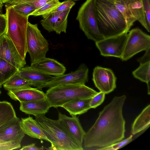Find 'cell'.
Returning a JSON list of instances; mask_svg holds the SVG:
<instances>
[{
	"instance_id": "cell-1",
	"label": "cell",
	"mask_w": 150,
	"mask_h": 150,
	"mask_svg": "<svg viewBox=\"0 0 150 150\" xmlns=\"http://www.w3.org/2000/svg\"><path fill=\"white\" fill-rule=\"evenodd\" d=\"M126 98L125 95L115 97L99 112L95 123L86 133L83 150H100L124 139L125 121L122 110Z\"/></svg>"
},
{
	"instance_id": "cell-2",
	"label": "cell",
	"mask_w": 150,
	"mask_h": 150,
	"mask_svg": "<svg viewBox=\"0 0 150 150\" xmlns=\"http://www.w3.org/2000/svg\"><path fill=\"white\" fill-rule=\"evenodd\" d=\"M114 1L115 0H95L98 27L104 38L117 36L129 31Z\"/></svg>"
},
{
	"instance_id": "cell-3",
	"label": "cell",
	"mask_w": 150,
	"mask_h": 150,
	"mask_svg": "<svg viewBox=\"0 0 150 150\" xmlns=\"http://www.w3.org/2000/svg\"><path fill=\"white\" fill-rule=\"evenodd\" d=\"M35 117L51 144L47 150H83V146L71 136L59 119L52 120L47 118L45 114L38 115Z\"/></svg>"
},
{
	"instance_id": "cell-4",
	"label": "cell",
	"mask_w": 150,
	"mask_h": 150,
	"mask_svg": "<svg viewBox=\"0 0 150 150\" xmlns=\"http://www.w3.org/2000/svg\"><path fill=\"white\" fill-rule=\"evenodd\" d=\"M6 28L5 34L13 42L20 56L25 60L27 49L26 41L28 17L6 4Z\"/></svg>"
},
{
	"instance_id": "cell-5",
	"label": "cell",
	"mask_w": 150,
	"mask_h": 150,
	"mask_svg": "<svg viewBox=\"0 0 150 150\" xmlns=\"http://www.w3.org/2000/svg\"><path fill=\"white\" fill-rule=\"evenodd\" d=\"M98 93L85 84H70L50 87L45 94L51 107L56 108L74 100L91 98Z\"/></svg>"
},
{
	"instance_id": "cell-6",
	"label": "cell",
	"mask_w": 150,
	"mask_h": 150,
	"mask_svg": "<svg viewBox=\"0 0 150 150\" xmlns=\"http://www.w3.org/2000/svg\"><path fill=\"white\" fill-rule=\"evenodd\" d=\"M95 4V0H86L79 8L76 19L87 38L96 42L104 38L98 28Z\"/></svg>"
},
{
	"instance_id": "cell-7",
	"label": "cell",
	"mask_w": 150,
	"mask_h": 150,
	"mask_svg": "<svg viewBox=\"0 0 150 150\" xmlns=\"http://www.w3.org/2000/svg\"><path fill=\"white\" fill-rule=\"evenodd\" d=\"M26 41L27 52L29 54L31 63L46 57L49 50V44L39 29L37 24H32L28 22Z\"/></svg>"
},
{
	"instance_id": "cell-8",
	"label": "cell",
	"mask_w": 150,
	"mask_h": 150,
	"mask_svg": "<svg viewBox=\"0 0 150 150\" xmlns=\"http://www.w3.org/2000/svg\"><path fill=\"white\" fill-rule=\"evenodd\" d=\"M120 59L127 60L137 54L150 49V36L141 29L136 28L129 31Z\"/></svg>"
},
{
	"instance_id": "cell-9",
	"label": "cell",
	"mask_w": 150,
	"mask_h": 150,
	"mask_svg": "<svg viewBox=\"0 0 150 150\" xmlns=\"http://www.w3.org/2000/svg\"><path fill=\"white\" fill-rule=\"evenodd\" d=\"M88 69L84 64H81L75 71L54 76L52 80L44 84L39 89L44 88L70 84H85L88 81Z\"/></svg>"
},
{
	"instance_id": "cell-10",
	"label": "cell",
	"mask_w": 150,
	"mask_h": 150,
	"mask_svg": "<svg viewBox=\"0 0 150 150\" xmlns=\"http://www.w3.org/2000/svg\"><path fill=\"white\" fill-rule=\"evenodd\" d=\"M127 33H125L96 42V46L100 54L105 57L120 58L123 52Z\"/></svg>"
},
{
	"instance_id": "cell-11",
	"label": "cell",
	"mask_w": 150,
	"mask_h": 150,
	"mask_svg": "<svg viewBox=\"0 0 150 150\" xmlns=\"http://www.w3.org/2000/svg\"><path fill=\"white\" fill-rule=\"evenodd\" d=\"M117 78L110 69L97 66L93 69L92 80L96 87L105 94L113 91L116 88Z\"/></svg>"
},
{
	"instance_id": "cell-12",
	"label": "cell",
	"mask_w": 150,
	"mask_h": 150,
	"mask_svg": "<svg viewBox=\"0 0 150 150\" xmlns=\"http://www.w3.org/2000/svg\"><path fill=\"white\" fill-rule=\"evenodd\" d=\"M71 9L51 12L42 18L40 21L42 25L49 32L54 31L59 34L66 33L67 18Z\"/></svg>"
},
{
	"instance_id": "cell-13",
	"label": "cell",
	"mask_w": 150,
	"mask_h": 150,
	"mask_svg": "<svg viewBox=\"0 0 150 150\" xmlns=\"http://www.w3.org/2000/svg\"><path fill=\"white\" fill-rule=\"evenodd\" d=\"M0 57L19 70L26 64L12 40L4 33L0 36Z\"/></svg>"
},
{
	"instance_id": "cell-14",
	"label": "cell",
	"mask_w": 150,
	"mask_h": 150,
	"mask_svg": "<svg viewBox=\"0 0 150 150\" xmlns=\"http://www.w3.org/2000/svg\"><path fill=\"white\" fill-rule=\"evenodd\" d=\"M58 119L69 134L83 146L86 132L83 129L78 118L76 116L69 117L59 112Z\"/></svg>"
},
{
	"instance_id": "cell-15",
	"label": "cell",
	"mask_w": 150,
	"mask_h": 150,
	"mask_svg": "<svg viewBox=\"0 0 150 150\" xmlns=\"http://www.w3.org/2000/svg\"><path fill=\"white\" fill-rule=\"evenodd\" d=\"M7 94L12 99L21 102H29L42 100L46 98L45 94L37 88L31 87L11 90Z\"/></svg>"
},
{
	"instance_id": "cell-16",
	"label": "cell",
	"mask_w": 150,
	"mask_h": 150,
	"mask_svg": "<svg viewBox=\"0 0 150 150\" xmlns=\"http://www.w3.org/2000/svg\"><path fill=\"white\" fill-rule=\"evenodd\" d=\"M30 66L43 73L55 76L64 74L66 71L62 64L54 59L46 57L31 63Z\"/></svg>"
},
{
	"instance_id": "cell-17",
	"label": "cell",
	"mask_w": 150,
	"mask_h": 150,
	"mask_svg": "<svg viewBox=\"0 0 150 150\" xmlns=\"http://www.w3.org/2000/svg\"><path fill=\"white\" fill-rule=\"evenodd\" d=\"M18 74L23 78L31 82L33 86L36 87L38 89L54 77L40 71L31 66L21 68L18 70Z\"/></svg>"
},
{
	"instance_id": "cell-18",
	"label": "cell",
	"mask_w": 150,
	"mask_h": 150,
	"mask_svg": "<svg viewBox=\"0 0 150 150\" xmlns=\"http://www.w3.org/2000/svg\"><path fill=\"white\" fill-rule=\"evenodd\" d=\"M20 110L26 114L35 116L45 114L47 112L51 105L46 98L45 99L29 102H20Z\"/></svg>"
},
{
	"instance_id": "cell-19",
	"label": "cell",
	"mask_w": 150,
	"mask_h": 150,
	"mask_svg": "<svg viewBox=\"0 0 150 150\" xmlns=\"http://www.w3.org/2000/svg\"><path fill=\"white\" fill-rule=\"evenodd\" d=\"M19 119L10 103L0 101V131L12 125Z\"/></svg>"
},
{
	"instance_id": "cell-20",
	"label": "cell",
	"mask_w": 150,
	"mask_h": 150,
	"mask_svg": "<svg viewBox=\"0 0 150 150\" xmlns=\"http://www.w3.org/2000/svg\"><path fill=\"white\" fill-rule=\"evenodd\" d=\"M21 125L25 134L32 138L49 142L41 126L32 117L29 116L26 118H21Z\"/></svg>"
},
{
	"instance_id": "cell-21",
	"label": "cell",
	"mask_w": 150,
	"mask_h": 150,
	"mask_svg": "<svg viewBox=\"0 0 150 150\" xmlns=\"http://www.w3.org/2000/svg\"><path fill=\"white\" fill-rule=\"evenodd\" d=\"M19 118L14 124L0 131V140L5 141H14L21 143L25 136Z\"/></svg>"
},
{
	"instance_id": "cell-22",
	"label": "cell",
	"mask_w": 150,
	"mask_h": 150,
	"mask_svg": "<svg viewBox=\"0 0 150 150\" xmlns=\"http://www.w3.org/2000/svg\"><path fill=\"white\" fill-rule=\"evenodd\" d=\"M125 2L136 20L149 32L150 28L147 24L142 0H125Z\"/></svg>"
},
{
	"instance_id": "cell-23",
	"label": "cell",
	"mask_w": 150,
	"mask_h": 150,
	"mask_svg": "<svg viewBox=\"0 0 150 150\" xmlns=\"http://www.w3.org/2000/svg\"><path fill=\"white\" fill-rule=\"evenodd\" d=\"M150 125V104L147 105L136 118L131 128V133L135 135L147 129Z\"/></svg>"
},
{
	"instance_id": "cell-24",
	"label": "cell",
	"mask_w": 150,
	"mask_h": 150,
	"mask_svg": "<svg viewBox=\"0 0 150 150\" xmlns=\"http://www.w3.org/2000/svg\"><path fill=\"white\" fill-rule=\"evenodd\" d=\"M91 98L75 100L66 103L61 107L67 111L71 116L80 115L91 108Z\"/></svg>"
},
{
	"instance_id": "cell-25",
	"label": "cell",
	"mask_w": 150,
	"mask_h": 150,
	"mask_svg": "<svg viewBox=\"0 0 150 150\" xmlns=\"http://www.w3.org/2000/svg\"><path fill=\"white\" fill-rule=\"evenodd\" d=\"M18 70L12 64L0 57V88Z\"/></svg>"
},
{
	"instance_id": "cell-26",
	"label": "cell",
	"mask_w": 150,
	"mask_h": 150,
	"mask_svg": "<svg viewBox=\"0 0 150 150\" xmlns=\"http://www.w3.org/2000/svg\"><path fill=\"white\" fill-rule=\"evenodd\" d=\"M18 72L3 84V87L5 90L8 91L32 86L31 82L21 77L18 74Z\"/></svg>"
},
{
	"instance_id": "cell-27",
	"label": "cell",
	"mask_w": 150,
	"mask_h": 150,
	"mask_svg": "<svg viewBox=\"0 0 150 150\" xmlns=\"http://www.w3.org/2000/svg\"><path fill=\"white\" fill-rule=\"evenodd\" d=\"M132 74L135 78L146 83L147 93L150 94V62L140 64L139 67L133 71Z\"/></svg>"
},
{
	"instance_id": "cell-28",
	"label": "cell",
	"mask_w": 150,
	"mask_h": 150,
	"mask_svg": "<svg viewBox=\"0 0 150 150\" xmlns=\"http://www.w3.org/2000/svg\"><path fill=\"white\" fill-rule=\"evenodd\" d=\"M125 1L115 0V5L123 17L128 28L129 30L136 19L127 7Z\"/></svg>"
},
{
	"instance_id": "cell-29",
	"label": "cell",
	"mask_w": 150,
	"mask_h": 150,
	"mask_svg": "<svg viewBox=\"0 0 150 150\" xmlns=\"http://www.w3.org/2000/svg\"><path fill=\"white\" fill-rule=\"evenodd\" d=\"M59 0H52L40 8L36 9L30 16H41L43 18L52 12L60 4Z\"/></svg>"
},
{
	"instance_id": "cell-30",
	"label": "cell",
	"mask_w": 150,
	"mask_h": 150,
	"mask_svg": "<svg viewBox=\"0 0 150 150\" xmlns=\"http://www.w3.org/2000/svg\"><path fill=\"white\" fill-rule=\"evenodd\" d=\"M52 0H10L5 3L12 6L21 4H28L34 6L36 9Z\"/></svg>"
},
{
	"instance_id": "cell-31",
	"label": "cell",
	"mask_w": 150,
	"mask_h": 150,
	"mask_svg": "<svg viewBox=\"0 0 150 150\" xmlns=\"http://www.w3.org/2000/svg\"><path fill=\"white\" fill-rule=\"evenodd\" d=\"M11 6L17 12L28 17L36 9L34 6L26 4H21Z\"/></svg>"
},
{
	"instance_id": "cell-32",
	"label": "cell",
	"mask_w": 150,
	"mask_h": 150,
	"mask_svg": "<svg viewBox=\"0 0 150 150\" xmlns=\"http://www.w3.org/2000/svg\"><path fill=\"white\" fill-rule=\"evenodd\" d=\"M133 139V135H131L125 139H122L109 146L102 148L100 150H116L118 149L123 147L129 144Z\"/></svg>"
},
{
	"instance_id": "cell-33",
	"label": "cell",
	"mask_w": 150,
	"mask_h": 150,
	"mask_svg": "<svg viewBox=\"0 0 150 150\" xmlns=\"http://www.w3.org/2000/svg\"><path fill=\"white\" fill-rule=\"evenodd\" d=\"M105 95L104 93L100 91L93 96L90 102L91 108H95L100 105L105 100Z\"/></svg>"
},
{
	"instance_id": "cell-34",
	"label": "cell",
	"mask_w": 150,
	"mask_h": 150,
	"mask_svg": "<svg viewBox=\"0 0 150 150\" xmlns=\"http://www.w3.org/2000/svg\"><path fill=\"white\" fill-rule=\"evenodd\" d=\"M21 147V144L14 141L5 142L0 140V150H11Z\"/></svg>"
},
{
	"instance_id": "cell-35",
	"label": "cell",
	"mask_w": 150,
	"mask_h": 150,
	"mask_svg": "<svg viewBox=\"0 0 150 150\" xmlns=\"http://www.w3.org/2000/svg\"><path fill=\"white\" fill-rule=\"evenodd\" d=\"M79 0H65L52 12L62 11L68 9H71L76 4V2Z\"/></svg>"
},
{
	"instance_id": "cell-36",
	"label": "cell",
	"mask_w": 150,
	"mask_h": 150,
	"mask_svg": "<svg viewBox=\"0 0 150 150\" xmlns=\"http://www.w3.org/2000/svg\"><path fill=\"white\" fill-rule=\"evenodd\" d=\"M142 1L147 24L150 28V0H142Z\"/></svg>"
},
{
	"instance_id": "cell-37",
	"label": "cell",
	"mask_w": 150,
	"mask_h": 150,
	"mask_svg": "<svg viewBox=\"0 0 150 150\" xmlns=\"http://www.w3.org/2000/svg\"><path fill=\"white\" fill-rule=\"evenodd\" d=\"M6 28V18L5 14L0 12V32L4 34L5 33Z\"/></svg>"
},
{
	"instance_id": "cell-38",
	"label": "cell",
	"mask_w": 150,
	"mask_h": 150,
	"mask_svg": "<svg viewBox=\"0 0 150 150\" xmlns=\"http://www.w3.org/2000/svg\"><path fill=\"white\" fill-rule=\"evenodd\" d=\"M145 51V53L143 56L137 59V61L140 64L150 62V49Z\"/></svg>"
},
{
	"instance_id": "cell-39",
	"label": "cell",
	"mask_w": 150,
	"mask_h": 150,
	"mask_svg": "<svg viewBox=\"0 0 150 150\" xmlns=\"http://www.w3.org/2000/svg\"><path fill=\"white\" fill-rule=\"evenodd\" d=\"M47 149L43 147H39L37 146L35 143H32L27 145L23 146L22 148L20 149L21 150H42Z\"/></svg>"
},
{
	"instance_id": "cell-40",
	"label": "cell",
	"mask_w": 150,
	"mask_h": 150,
	"mask_svg": "<svg viewBox=\"0 0 150 150\" xmlns=\"http://www.w3.org/2000/svg\"><path fill=\"white\" fill-rule=\"evenodd\" d=\"M2 1L1 0H0V12H1L2 10L3 6V4Z\"/></svg>"
},
{
	"instance_id": "cell-41",
	"label": "cell",
	"mask_w": 150,
	"mask_h": 150,
	"mask_svg": "<svg viewBox=\"0 0 150 150\" xmlns=\"http://www.w3.org/2000/svg\"><path fill=\"white\" fill-rule=\"evenodd\" d=\"M2 1L3 3L4 4H5V0H1Z\"/></svg>"
},
{
	"instance_id": "cell-42",
	"label": "cell",
	"mask_w": 150,
	"mask_h": 150,
	"mask_svg": "<svg viewBox=\"0 0 150 150\" xmlns=\"http://www.w3.org/2000/svg\"><path fill=\"white\" fill-rule=\"evenodd\" d=\"M10 0H5V4L6 3V2H7V1H9Z\"/></svg>"
},
{
	"instance_id": "cell-43",
	"label": "cell",
	"mask_w": 150,
	"mask_h": 150,
	"mask_svg": "<svg viewBox=\"0 0 150 150\" xmlns=\"http://www.w3.org/2000/svg\"><path fill=\"white\" fill-rule=\"evenodd\" d=\"M2 34H2L1 33V32H0V36L1 35H2Z\"/></svg>"
},
{
	"instance_id": "cell-44",
	"label": "cell",
	"mask_w": 150,
	"mask_h": 150,
	"mask_svg": "<svg viewBox=\"0 0 150 150\" xmlns=\"http://www.w3.org/2000/svg\"><path fill=\"white\" fill-rule=\"evenodd\" d=\"M1 92L0 89V95H1Z\"/></svg>"
},
{
	"instance_id": "cell-45",
	"label": "cell",
	"mask_w": 150,
	"mask_h": 150,
	"mask_svg": "<svg viewBox=\"0 0 150 150\" xmlns=\"http://www.w3.org/2000/svg\"><path fill=\"white\" fill-rule=\"evenodd\" d=\"M122 0V1H125V0Z\"/></svg>"
}]
</instances>
